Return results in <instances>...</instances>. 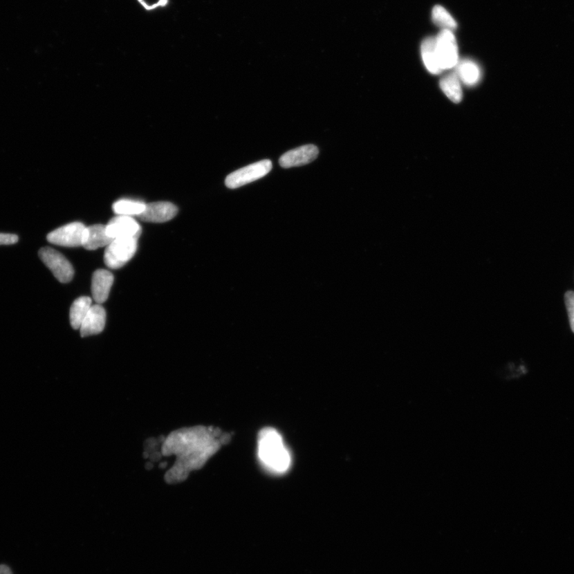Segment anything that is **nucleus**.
Listing matches in <instances>:
<instances>
[{
  "mask_svg": "<svg viewBox=\"0 0 574 574\" xmlns=\"http://www.w3.org/2000/svg\"><path fill=\"white\" fill-rule=\"evenodd\" d=\"M91 304L92 299L89 297H80L74 302L70 311V321L73 328L80 330L83 321L91 310Z\"/></svg>",
  "mask_w": 574,
  "mask_h": 574,
  "instance_id": "15",
  "label": "nucleus"
},
{
  "mask_svg": "<svg viewBox=\"0 0 574 574\" xmlns=\"http://www.w3.org/2000/svg\"><path fill=\"white\" fill-rule=\"evenodd\" d=\"M436 38V48L443 71L450 70L459 64L458 45L452 30H442Z\"/></svg>",
  "mask_w": 574,
  "mask_h": 574,
  "instance_id": "5",
  "label": "nucleus"
},
{
  "mask_svg": "<svg viewBox=\"0 0 574 574\" xmlns=\"http://www.w3.org/2000/svg\"><path fill=\"white\" fill-rule=\"evenodd\" d=\"M86 228L84 224L80 222L66 224L48 234V242L62 247H81Z\"/></svg>",
  "mask_w": 574,
  "mask_h": 574,
  "instance_id": "6",
  "label": "nucleus"
},
{
  "mask_svg": "<svg viewBox=\"0 0 574 574\" xmlns=\"http://www.w3.org/2000/svg\"><path fill=\"white\" fill-rule=\"evenodd\" d=\"M138 250V239L133 238L114 239L108 245L104 254V261L109 268L124 267L131 259Z\"/></svg>",
  "mask_w": 574,
  "mask_h": 574,
  "instance_id": "2",
  "label": "nucleus"
},
{
  "mask_svg": "<svg viewBox=\"0 0 574 574\" xmlns=\"http://www.w3.org/2000/svg\"><path fill=\"white\" fill-rule=\"evenodd\" d=\"M113 239L107 233V225L96 224L86 228L83 234L82 247L86 250H93L102 247H107Z\"/></svg>",
  "mask_w": 574,
  "mask_h": 574,
  "instance_id": "12",
  "label": "nucleus"
},
{
  "mask_svg": "<svg viewBox=\"0 0 574 574\" xmlns=\"http://www.w3.org/2000/svg\"><path fill=\"white\" fill-rule=\"evenodd\" d=\"M39 255L41 260L52 271L55 277L60 283H70L73 279L75 275L74 268L64 255L49 247L41 248Z\"/></svg>",
  "mask_w": 574,
  "mask_h": 574,
  "instance_id": "4",
  "label": "nucleus"
},
{
  "mask_svg": "<svg viewBox=\"0 0 574 574\" xmlns=\"http://www.w3.org/2000/svg\"><path fill=\"white\" fill-rule=\"evenodd\" d=\"M178 212L174 203L169 202H154L146 205L143 213L138 217L145 222L165 223L172 220Z\"/></svg>",
  "mask_w": 574,
  "mask_h": 574,
  "instance_id": "9",
  "label": "nucleus"
},
{
  "mask_svg": "<svg viewBox=\"0 0 574 574\" xmlns=\"http://www.w3.org/2000/svg\"><path fill=\"white\" fill-rule=\"evenodd\" d=\"M271 169H272V163L270 160H261L233 172L227 176L225 185L228 189H236L263 178L269 174Z\"/></svg>",
  "mask_w": 574,
  "mask_h": 574,
  "instance_id": "3",
  "label": "nucleus"
},
{
  "mask_svg": "<svg viewBox=\"0 0 574 574\" xmlns=\"http://www.w3.org/2000/svg\"><path fill=\"white\" fill-rule=\"evenodd\" d=\"M432 19L438 27L442 30H454L457 28V23L452 15L442 6H436L432 10Z\"/></svg>",
  "mask_w": 574,
  "mask_h": 574,
  "instance_id": "18",
  "label": "nucleus"
},
{
  "mask_svg": "<svg viewBox=\"0 0 574 574\" xmlns=\"http://www.w3.org/2000/svg\"><path fill=\"white\" fill-rule=\"evenodd\" d=\"M18 241L17 234L0 233V245H12Z\"/></svg>",
  "mask_w": 574,
  "mask_h": 574,
  "instance_id": "20",
  "label": "nucleus"
},
{
  "mask_svg": "<svg viewBox=\"0 0 574 574\" xmlns=\"http://www.w3.org/2000/svg\"><path fill=\"white\" fill-rule=\"evenodd\" d=\"M421 55L427 70L432 75H439L443 71L436 48V38L427 37L422 41Z\"/></svg>",
  "mask_w": 574,
  "mask_h": 574,
  "instance_id": "14",
  "label": "nucleus"
},
{
  "mask_svg": "<svg viewBox=\"0 0 574 574\" xmlns=\"http://www.w3.org/2000/svg\"><path fill=\"white\" fill-rule=\"evenodd\" d=\"M441 90L445 95L455 103L461 102L463 98L461 82L456 73L447 75L440 82Z\"/></svg>",
  "mask_w": 574,
  "mask_h": 574,
  "instance_id": "16",
  "label": "nucleus"
},
{
  "mask_svg": "<svg viewBox=\"0 0 574 574\" xmlns=\"http://www.w3.org/2000/svg\"><path fill=\"white\" fill-rule=\"evenodd\" d=\"M258 458L266 471L281 476L288 472L292 456L283 436L273 427H265L258 436Z\"/></svg>",
  "mask_w": 574,
  "mask_h": 574,
  "instance_id": "1",
  "label": "nucleus"
},
{
  "mask_svg": "<svg viewBox=\"0 0 574 574\" xmlns=\"http://www.w3.org/2000/svg\"><path fill=\"white\" fill-rule=\"evenodd\" d=\"M146 203L140 201L122 199L115 202L113 210L118 216H138L143 213Z\"/></svg>",
  "mask_w": 574,
  "mask_h": 574,
  "instance_id": "17",
  "label": "nucleus"
},
{
  "mask_svg": "<svg viewBox=\"0 0 574 574\" xmlns=\"http://www.w3.org/2000/svg\"><path fill=\"white\" fill-rule=\"evenodd\" d=\"M565 302L568 311L571 330L574 333V292L568 291L565 295Z\"/></svg>",
  "mask_w": 574,
  "mask_h": 574,
  "instance_id": "19",
  "label": "nucleus"
},
{
  "mask_svg": "<svg viewBox=\"0 0 574 574\" xmlns=\"http://www.w3.org/2000/svg\"><path fill=\"white\" fill-rule=\"evenodd\" d=\"M0 574H12V573L8 566H0Z\"/></svg>",
  "mask_w": 574,
  "mask_h": 574,
  "instance_id": "21",
  "label": "nucleus"
},
{
  "mask_svg": "<svg viewBox=\"0 0 574 574\" xmlns=\"http://www.w3.org/2000/svg\"><path fill=\"white\" fill-rule=\"evenodd\" d=\"M318 154H320V150L315 145L301 146L281 156L279 165L284 169L305 165L313 163L317 158Z\"/></svg>",
  "mask_w": 574,
  "mask_h": 574,
  "instance_id": "8",
  "label": "nucleus"
},
{
  "mask_svg": "<svg viewBox=\"0 0 574 574\" xmlns=\"http://www.w3.org/2000/svg\"><path fill=\"white\" fill-rule=\"evenodd\" d=\"M113 275L107 270H98L93 275L92 295L98 304L105 302L113 284Z\"/></svg>",
  "mask_w": 574,
  "mask_h": 574,
  "instance_id": "11",
  "label": "nucleus"
},
{
  "mask_svg": "<svg viewBox=\"0 0 574 574\" xmlns=\"http://www.w3.org/2000/svg\"><path fill=\"white\" fill-rule=\"evenodd\" d=\"M107 312L100 304L92 306L80 328L82 337L98 335L106 326Z\"/></svg>",
  "mask_w": 574,
  "mask_h": 574,
  "instance_id": "10",
  "label": "nucleus"
},
{
  "mask_svg": "<svg viewBox=\"0 0 574 574\" xmlns=\"http://www.w3.org/2000/svg\"><path fill=\"white\" fill-rule=\"evenodd\" d=\"M142 227L131 216H117L107 225V233L112 239L133 238L138 239L142 234Z\"/></svg>",
  "mask_w": 574,
  "mask_h": 574,
  "instance_id": "7",
  "label": "nucleus"
},
{
  "mask_svg": "<svg viewBox=\"0 0 574 574\" xmlns=\"http://www.w3.org/2000/svg\"><path fill=\"white\" fill-rule=\"evenodd\" d=\"M456 67V75L463 84L474 86L477 85L481 80V68L476 62L471 59H464L459 62Z\"/></svg>",
  "mask_w": 574,
  "mask_h": 574,
  "instance_id": "13",
  "label": "nucleus"
}]
</instances>
